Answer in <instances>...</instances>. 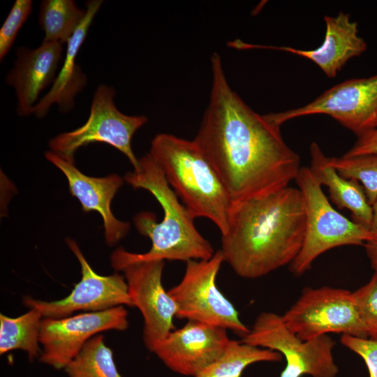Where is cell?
Segmentation results:
<instances>
[{"mask_svg": "<svg viewBox=\"0 0 377 377\" xmlns=\"http://www.w3.org/2000/svg\"><path fill=\"white\" fill-rule=\"evenodd\" d=\"M66 244L77 258L82 278L75 284L71 293L56 301H42L25 297L27 307L37 309L43 318H60L78 311H100L118 306L133 307L125 277L117 272L109 276L98 274L90 266L77 242L70 238Z\"/></svg>", "mask_w": 377, "mask_h": 377, "instance_id": "12", "label": "cell"}, {"mask_svg": "<svg viewBox=\"0 0 377 377\" xmlns=\"http://www.w3.org/2000/svg\"><path fill=\"white\" fill-rule=\"evenodd\" d=\"M103 3L101 0L86 2V15L66 43L65 58L52 87L34 108V114L43 117L50 107L57 104L61 112H68L74 107V98L87 84V77L75 61L94 17Z\"/></svg>", "mask_w": 377, "mask_h": 377, "instance_id": "18", "label": "cell"}, {"mask_svg": "<svg viewBox=\"0 0 377 377\" xmlns=\"http://www.w3.org/2000/svg\"><path fill=\"white\" fill-rule=\"evenodd\" d=\"M310 156L309 168L319 184L328 188L332 202L339 209L350 211L353 221L369 229L372 206L359 182L341 176L329 163L328 157L316 142L310 146Z\"/></svg>", "mask_w": 377, "mask_h": 377, "instance_id": "19", "label": "cell"}, {"mask_svg": "<svg viewBox=\"0 0 377 377\" xmlns=\"http://www.w3.org/2000/svg\"><path fill=\"white\" fill-rule=\"evenodd\" d=\"M341 343L360 355L369 370V377H377V341L342 334Z\"/></svg>", "mask_w": 377, "mask_h": 377, "instance_id": "27", "label": "cell"}, {"mask_svg": "<svg viewBox=\"0 0 377 377\" xmlns=\"http://www.w3.org/2000/svg\"><path fill=\"white\" fill-rule=\"evenodd\" d=\"M46 158L66 176L69 191L81 203L84 212L96 211L103 221L106 243L113 246L128 232L130 223L118 220L111 210V202L123 185L121 177L112 174L103 177H93L81 172L74 163L52 151L45 153Z\"/></svg>", "mask_w": 377, "mask_h": 377, "instance_id": "16", "label": "cell"}, {"mask_svg": "<svg viewBox=\"0 0 377 377\" xmlns=\"http://www.w3.org/2000/svg\"><path fill=\"white\" fill-rule=\"evenodd\" d=\"M149 154L195 217L209 219L223 234L232 205L219 174L195 141L160 133L154 138Z\"/></svg>", "mask_w": 377, "mask_h": 377, "instance_id": "4", "label": "cell"}, {"mask_svg": "<svg viewBox=\"0 0 377 377\" xmlns=\"http://www.w3.org/2000/svg\"><path fill=\"white\" fill-rule=\"evenodd\" d=\"M230 340L222 327L188 321L170 332L151 352L175 373L195 377L223 354Z\"/></svg>", "mask_w": 377, "mask_h": 377, "instance_id": "14", "label": "cell"}, {"mask_svg": "<svg viewBox=\"0 0 377 377\" xmlns=\"http://www.w3.org/2000/svg\"><path fill=\"white\" fill-rule=\"evenodd\" d=\"M241 341L284 356L286 364L279 377H336L339 372L332 355L336 343L332 337L303 340L286 327L281 316L273 312L260 313Z\"/></svg>", "mask_w": 377, "mask_h": 377, "instance_id": "8", "label": "cell"}, {"mask_svg": "<svg viewBox=\"0 0 377 377\" xmlns=\"http://www.w3.org/2000/svg\"><path fill=\"white\" fill-rule=\"evenodd\" d=\"M68 377H122L102 334L90 339L64 368Z\"/></svg>", "mask_w": 377, "mask_h": 377, "instance_id": "23", "label": "cell"}, {"mask_svg": "<svg viewBox=\"0 0 377 377\" xmlns=\"http://www.w3.org/2000/svg\"><path fill=\"white\" fill-rule=\"evenodd\" d=\"M124 180L134 188L150 192L158 202L163 216L157 222L151 212H142L134 217L136 229L151 242L143 253L116 249L110 256L112 267L121 271L128 265L153 260H207L215 251L211 243L197 230L195 216L182 203L168 183L161 168L149 154L139 158V168L128 172Z\"/></svg>", "mask_w": 377, "mask_h": 377, "instance_id": "3", "label": "cell"}, {"mask_svg": "<svg viewBox=\"0 0 377 377\" xmlns=\"http://www.w3.org/2000/svg\"><path fill=\"white\" fill-rule=\"evenodd\" d=\"M124 306L89 311L60 318H43L39 341L43 346L40 361L54 369H64L84 344L101 332L128 328Z\"/></svg>", "mask_w": 377, "mask_h": 377, "instance_id": "11", "label": "cell"}, {"mask_svg": "<svg viewBox=\"0 0 377 377\" xmlns=\"http://www.w3.org/2000/svg\"><path fill=\"white\" fill-rule=\"evenodd\" d=\"M31 0H16L0 29V60L12 47L17 33L32 10Z\"/></svg>", "mask_w": 377, "mask_h": 377, "instance_id": "26", "label": "cell"}, {"mask_svg": "<svg viewBox=\"0 0 377 377\" xmlns=\"http://www.w3.org/2000/svg\"><path fill=\"white\" fill-rule=\"evenodd\" d=\"M324 19L326 26L324 40L313 50L254 45L238 39L228 45L239 50L268 49L290 52L311 60L328 77H334L349 59L366 50L367 43L358 34L357 23L350 19L349 14L340 12L334 17L325 16Z\"/></svg>", "mask_w": 377, "mask_h": 377, "instance_id": "15", "label": "cell"}, {"mask_svg": "<svg viewBox=\"0 0 377 377\" xmlns=\"http://www.w3.org/2000/svg\"><path fill=\"white\" fill-rule=\"evenodd\" d=\"M328 162L341 176L360 182L372 206L377 200V154L328 157Z\"/></svg>", "mask_w": 377, "mask_h": 377, "instance_id": "24", "label": "cell"}, {"mask_svg": "<svg viewBox=\"0 0 377 377\" xmlns=\"http://www.w3.org/2000/svg\"><path fill=\"white\" fill-rule=\"evenodd\" d=\"M212 87L194 140L221 179L232 205L288 187L300 168L299 155L280 127L249 108L228 84L221 59L211 57Z\"/></svg>", "mask_w": 377, "mask_h": 377, "instance_id": "1", "label": "cell"}, {"mask_svg": "<svg viewBox=\"0 0 377 377\" xmlns=\"http://www.w3.org/2000/svg\"><path fill=\"white\" fill-rule=\"evenodd\" d=\"M165 261L135 263L121 271L134 306L144 319L143 341L151 352L153 347L175 329L177 306L163 286Z\"/></svg>", "mask_w": 377, "mask_h": 377, "instance_id": "13", "label": "cell"}, {"mask_svg": "<svg viewBox=\"0 0 377 377\" xmlns=\"http://www.w3.org/2000/svg\"><path fill=\"white\" fill-rule=\"evenodd\" d=\"M305 228L304 196L288 186L232 205L220 251L238 276L260 278L295 260Z\"/></svg>", "mask_w": 377, "mask_h": 377, "instance_id": "2", "label": "cell"}, {"mask_svg": "<svg viewBox=\"0 0 377 377\" xmlns=\"http://www.w3.org/2000/svg\"><path fill=\"white\" fill-rule=\"evenodd\" d=\"M295 180L306 207L303 244L289 268L295 276L307 272L313 261L328 250L376 240L369 229L347 219L332 207L309 167L302 166Z\"/></svg>", "mask_w": 377, "mask_h": 377, "instance_id": "5", "label": "cell"}, {"mask_svg": "<svg viewBox=\"0 0 377 377\" xmlns=\"http://www.w3.org/2000/svg\"><path fill=\"white\" fill-rule=\"evenodd\" d=\"M353 295L367 338L377 341V270Z\"/></svg>", "mask_w": 377, "mask_h": 377, "instance_id": "25", "label": "cell"}, {"mask_svg": "<svg viewBox=\"0 0 377 377\" xmlns=\"http://www.w3.org/2000/svg\"><path fill=\"white\" fill-rule=\"evenodd\" d=\"M62 52L61 44L44 40L35 49L17 48L14 67L7 74L6 82L15 89L19 115L34 113L39 94L57 77Z\"/></svg>", "mask_w": 377, "mask_h": 377, "instance_id": "17", "label": "cell"}, {"mask_svg": "<svg viewBox=\"0 0 377 377\" xmlns=\"http://www.w3.org/2000/svg\"><path fill=\"white\" fill-rule=\"evenodd\" d=\"M116 92L108 85L100 84L92 98L89 117L80 127L60 133L50 140L51 151L74 163V154L81 147L94 142L106 143L124 154L133 166L139 159L132 149L135 133L148 121L144 115H127L114 103Z\"/></svg>", "mask_w": 377, "mask_h": 377, "instance_id": "7", "label": "cell"}, {"mask_svg": "<svg viewBox=\"0 0 377 377\" xmlns=\"http://www.w3.org/2000/svg\"><path fill=\"white\" fill-rule=\"evenodd\" d=\"M369 230L375 236L377 240V200L372 205V219Z\"/></svg>", "mask_w": 377, "mask_h": 377, "instance_id": "30", "label": "cell"}, {"mask_svg": "<svg viewBox=\"0 0 377 377\" xmlns=\"http://www.w3.org/2000/svg\"><path fill=\"white\" fill-rule=\"evenodd\" d=\"M364 246L372 267L377 270V240L367 242Z\"/></svg>", "mask_w": 377, "mask_h": 377, "instance_id": "29", "label": "cell"}, {"mask_svg": "<svg viewBox=\"0 0 377 377\" xmlns=\"http://www.w3.org/2000/svg\"><path fill=\"white\" fill-rule=\"evenodd\" d=\"M73 0H44L41 2L38 22L43 40L67 43L86 15Z\"/></svg>", "mask_w": 377, "mask_h": 377, "instance_id": "22", "label": "cell"}, {"mask_svg": "<svg viewBox=\"0 0 377 377\" xmlns=\"http://www.w3.org/2000/svg\"><path fill=\"white\" fill-rule=\"evenodd\" d=\"M282 319L292 332L306 341L329 333L367 338L353 292L346 289L306 288Z\"/></svg>", "mask_w": 377, "mask_h": 377, "instance_id": "9", "label": "cell"}, {"mask_svg": "<svg viewBox=\"0 0 377 377\" xmlns=\"http://www.w3.org/2000/svg\"><path fill=\"white\" fill-rule=\"evenodd\" d=\"M43 316L39 311L30 308L18 317L0 314V354L12 350L26 351L30 361L39 356L40 326Z\"/></svg>", "mask_w": 377, "mask_h": 377, "instance_id": "21", "label": "cell"}, {"mask_svg": "<svg viewBox=\"0 0 377 377\" xmlns=\"http://www.w3.org/2000/svg\"><path fill=\"white\" fill-rule=\"evenodd\" d=\"M277 351L230 339L223 354L195 377H241L249 365L260 362H280Z\"/></svg>", "mask_w": 377, "mask_h": 377, "instance_id": "20", "label": "cell"}, {"mask_svg": "<svg viewBox=\"0 0 377 377\" xmlns=\"http://www.w3.org/2000/svg\"><path fill=\"white\" fill-rule=\"evenodd\" d=\"M366 154H377V128L357 136L353 146L342 156L350 158Z\"/></svg>", "mask_w": 377, "mask_h": 377, "instance_id": "28", "label": "cell"}, {"mask_svg": "<svg viewBox=\"0 0 377 377\" xmlns=\"http://www.w3.org/2000/svg\"><path fill=\"white\" fill-rule=\"evenodd\" d=\"M312 114L330 116L357 137L376 129L377 75L344 81L300 108L265 116L281 126L294 118Z\"/></svg>", "mask_w": 377, "mask_h": 377, "instance_id": "10", "label": "cell"}, {"mask_svg": "<svg viewBox=\"0 0 377 377\" xmlns=\"http://www.w3.org/2000/svg\"><path fill=\"white\" fill-rule=\"evenodd\" d=\"M223 262L220 250L209 259L186 261L182 280L168 293L177 304L176 318L229 330L242 339L250 329L242 323L235 306L216 284Z\"/></svg>", "mask_w": 377, "mask_h": 377, "instance_id": "6", "label": "cell"}]
</instances>
